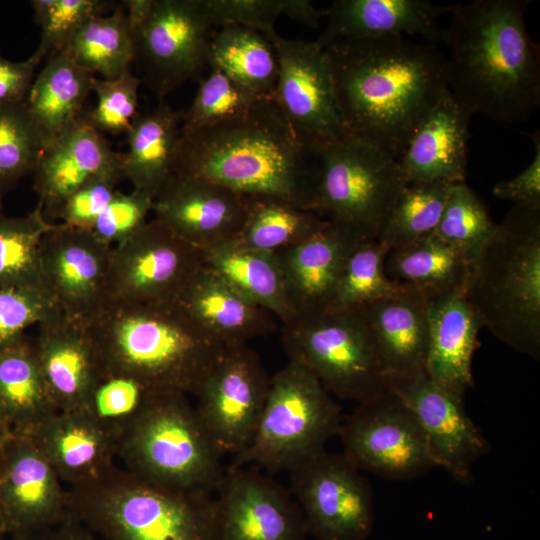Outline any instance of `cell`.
Here are the masks:
<instances>
[{
    "label": "cell",
    "instance_id": "1",
    "mask_svg": "<svg viewBox=\"0 0 540 540\" xmlns=\"http://www.w3.org/2000/svg\"><path fill=\"white\" fill-rule=\"evenodd\" d=\"M323 48L350 134L398 160L420 122L449 90L446 58L435 44L405 36Z\"/></svg>",
    "mask_w": 540,
    "mask_h": 540
},
{
    "label": "cell",
    "instance_id": "2",
    "mask_svg": "<svg viewBox=\"0 0 540 540\" xmlns=\"http://www.w3.org/2000/svg\"><path fill=\"white\" fill-rule=\"evenodd\" d=\"M530 0H477L451 8L443 43L448 89L472 115L514 124L540 103V47L526 29Z\"/></svg>",
    "mask_w": 540,
    "mask_h": 540
},
{
    "label": "cell",
    "instance_id": "3",
    "mask_svg": "<svg viewBox=\"0 0 540 540\" xmlns=\"http://www.w3.org/2000/svg\"><path fill=\"white\" fill-rule=\"evenodd\" d=\"M174 171L314 212L318 150L295 132L274 96L242 115L181 135Z\"/></svg>",
    "mask_w": 540,
    "mask_h": 540
},
{
    "label": "cell",
    "instance_id": "4",
    "mask_svg": "<svg viewBox=\"0 0 540 540\" xmlns=\"http://www.w3.org/2000/svg\"><path fill=\"white\" fill-rule=\"evenodd\" d=\"M87 326L101 367L160 392L195 396L225 349L176 302H107Z\"/></svg>",
    "mask_w": 540,
    "mask_h": 540
},
{
    "label": "cell",
    "instance_id": "5",
    "mask_svg": "<svg viewBox=\"0 0 540 540\" xmlns=\"http://www.w3.org/2000/svg\"><path fill=\"white\" fill-rule=\"evenodd\" d=\"M465 294L482 328L540 359V206L508 211L470 263Z\"/></svg>",
    "mask_w": 540,
    "mask_h": 540
},
{
    "label": "cell",
    "instance_id": "6",
    "mask_svg": "<svg viewBox=\"0 0 540 540\" xmlns=\"http://www.w3.org/2000/svg\"><path fill=\"white\" fill-rule=\"evenodd\" d=\"M72 518L101 540H215L211 494H190L148 483L114 465L68 487Z\"/></svg>",
    "mask_w": 540,
    "mask_h": 540
},
{
    "label": "cell",
    "instance_id": "7",
    "mask_svg": "<svg viewBox=\"0 0 540 540\" xmlns=\"http://www.w3.org/2000/svg\"><path fill=\"white\" fill-rule=\"evenodd\" d=\"M124 469L153 485L211 494L224 476L222 456L187 395L154 396L118 443Z\"/></svg>",
    "mask_w": 540,
    "mask_h": 540
},
{
    "label": "cell",
    "instance_id": "8",
    "mask_svg": "<svg viewBox=\"0 0 540 540\" xmlns=\"http://www.w3.org/2000/svg\"><path fill=\"white\" fill-rule=\"evenodd\" d=\"M342 421L339 405L320 381L303 365L288 360L271 377L254 436L230 467L290 472L324 451L339 434Z\"/></svg>",
    "mask_w": 540,
    "mask_h": 540
},
{
    "label": "cell",
    "instance_id": "9",
    "mask_svg": "<svg viewBox=\"0 0 540 540\" xmlns=\"http://www.w3.org/2000/svg\"><path fill=\"white\" fill-rule=\"evenodd\" d=\"M290 361L308 369L333 396L357 403L388 389V376L364 306L295 314L282 323Z\"/></svg>",
    "mask_w": 540,
    "mask_h": 540
},
{
    "label": "cell",
    "instance_id": "10",
    "mask_svg": "<svg viewBox=\"0 0 540 540\" xmlns=\"http://www.w3.org/2000/svg\"><path fill=\"white\" fill-rule=\"evenodd\" d=\"M314 213L364 237L377 238L408 185L398 160L353 135L318 149Z\"/></svg>",
    "mask_w": 540,
    "mask_h": 540
},
{
    "label": "cell",
    "instance_id": "11",
    "mask_svg": "<svg viewBox=\"0 0 540 540\" xmlns=\"http://www.w3.org/2000/svg\"><path fill=\"white\" fill-rule=\"evenodd\" d=\"M338 435L353 465L388 480H411L436 467L418 420L389 389L358 403Z\"/></svg>",
    "mask_w": 540,
    "mask_h": 540
},
{
    "label": "cell",
    "instance_id": "12",
    "mask_svg": "<svg viewBox=\"0 0 540 540\" xmlns=\"http://www.w3.org/2000/svg\"><path fill=\"white\" fill-rule=\"evenodd\" d=\"M200 250L153 218L112 247L107 302L171 303L203 266Z\"/></svg>",
    "mask_w": 540,
    "mask_h": 540
},
{
    "label": "cell",
    "instance_id": "13",
    "mask_svg": "<svg viewBox=\"0 0 540 540\" xmlns=\"http://www.w3.org/2000/svg\"><path fill=\"white\" fill-rule=\"evenodd\" d=\"M289 474L309 535L316 540H366L371 535L370 483L343 454L324 450Z\"/></svg>",
    "mask_w": 540,
    "mask_h": 540
},
{
    "label": "cell",
    "instance_id": "14",
    "mask_svg": "<svg viewBox=\"0 0 540 540\" xmlns=\"http://www.w3.org/2000/svg\"><path fill=\"white\" fill-rule=\"evenodd\" d=\"M270 379L256 351L240 345L225 348L203 380L195 409L222 457L236 456L251 442Z\"/></svg>",
    "mask_w": 540,
    "mask_h": 540
},
{
    "label": "cell",
    "instance_id": "15",
    "mask_svg": "<svg viewBox=\"0 0 540 540\" xmlns=\"http://www.w3.org/2000/svg\"><path fill=\"white\" fill-rule=\"evenodd\" d=\"M269 41L278 60L274 97L295 132L317 150L349 136L326 50L316 41L277 33Z\"/></svg>",
    "mask_w": 540,
    "mask_h": 540
},
{
    "label": "cell",
    "instance_id": "16",
    "mask_svg": "<svg viewBox=\"0 0 540 540\" xmlns=\"http://www.w3.org/2000/svg\"><path fill=\"white\" fill-rule=\"evenodd\" d=\"M217 28L205 0H154L135 40L134 61L157 96H166L208 66Z\"/></svg>",
    "mask_w": 540,
    "mask_h": 540
},
{
    "label": "cell",
    "instance_id": "17",
    "mask_svg": "<svg viewBox=\"0 0 540 540\" xmlns=\"http://www.w3.org/2000/svg\"><path fill=\"white\" fill-rule=\"evenodd\" d=\"M0 529L19 538L70 517L67 489L29 435L10 434L1 446Z\"/></svg>",
    "mask_w": 540,
    "mask_h": 540
},
{
    "label": "cell",
    "instance_id": "18",
    "mask_svg": "<svg viewBox=\"0 0 540 540\" xmlns=\"http://www.w3.org/2000/svg\"><path fill=\"white\" fill-rule=\"evenodd\" d=\"M215 493V540H306L309 535L297 501L267 475L229 466Z\"/></svg>",
    "mask_w": 540,
    "mask_h": 540
},
{
    "label": "cell",
    "instance_id": "19",
    "mask_svg": "<svg viewBox=\"0 0 540 540\" xmlns=\"http://www.w3.org/2000/svg\"><path fill=\"white\" fill-rule=\"evenodd\" d=\"M388 389L418 420L436 467L460 484L470 483L488 442L466 412L464 398L437 384L425 370L389 379Z\"/></svg>",
    "mask_w": 540,
    "mask_h": 540
},
{
    "label": "cell",
    "instance_id": "20",
    "mask_svg": "<svg viewBox=\"0 0 540 540\" xmlns=\"http://www.w3.org/2000/svg\"><path fill=\"white\" fill-rule=\"evenodd\" d=\"M111 249L89 229L62 223H54L43 236V284L68 317L88 324L106 305Z\"/></svg>",
    "mask_w": 540,
    "mask_h": 540
},
{
    "label": "cell",
    "instance_id": "21",
    "mask_svg": "<svg viewBox=\"0 0 540 540\" xmlns=\"http://www.w3.org/2000/svg\"><path fill=\"white\" fill-rule=\"evenodd\" d=\"M152 212L203 252L237 239L247 197L201 177L174 173L154 198Z\"/></svg>",
    "mask_w": 540,
    "mask_h": 540
},
{
    "label": "cell",
    "instance_id": "22",
    "mask_svg": "<svg viewBox=\"0 0 540 540\" xmlns=\"http://www.w3.org/2000/svg\"><path fill=\"white\" fill-rule=\"evenodd\" d=\"M122 161L123 153L113 151L83 114L47 143L33 172L45 216L92 178L115 174L124 179Z\"/></svg>",
    "mask_w": 540,
    "mask_h": 540
},
{
    "label": "cell",
    "instance_id": "23",
    "mask_svg": "<svg viewBox=\"0 0 540 540\" xmlns=\"http://www.w3.org/2000/svg\"><path fill=\"white\" fill-rule=\"evenodd\" d=\"M363 237L327 221L310 238L276 253L292 316L331 307L346 260Z\"/></svg>",
    "mask_w": 540,
    "mask_h": 540
},
{
    "label": "cell",
    "instance_id": "24",
    "mask_svg": "<svg viewBox=\"0 0 540 540\" xmlns=\"http://www.w3.org/2000/svg\"><path fill=\"white\" fill-rule=\"evenodd\" d=\"M182 311L224 348L247 345L276 330L275 316L203 264L178 296Z\"/></svg>",
    "mask_w": 540,
    "mask_h": 540
},
{
    "label": "cell",
    "instance_id": "25",
    "mask_svg": "<svg viewBox=\"0 0 540 540\" xmlns=\"http://www.w3.org/2000/svg\"><path fill=\"white\" fill-rule=\"evenodd\" d=\"M452 6L426 0H336L327 10V25L315 40L322 47L340 41L420 35L432 44L443 42L438 19Z\"/></svg>",
    "mask_w": 540,
    "mask_h": 540
},
{
    "label": "cell",
    "instance_id": "26",
    "mask_svg": "<svg viewBox=\"0 0 540 540\" xmlns=\"http://www.w3.org/2000/svg\"><path fill=\"white\" fill-rule=\"evenodd\" d=\"M472 116L449 90L438 100L398 159L407 184L465 182Z\"/></svg>",
    "mask_w": 540,
    "mask_h": 540
},
{
    "label": "cell",
    "instance_id": "27",
    "mask_svg": "<svg viewBox=\"0 0 540 540\" xmlns=\"http://www.w3.org/2000/svg\"><path fill=\"white\" fill-rule=\"evenodd\" d=\"M426 293L429 342L425 372L437 384L464 398L474 386L472 359L482 325L465 288Z\"/></svg>",
    "mask_w": 540,
    "mask_h": 540
},
{
    "label": "cell",
    "instance_id": "28",
    "mask_svg": "<svg viewBox=\"0 0 540 540\" xmlns=\"http://www.w3.org/2000/svg\"><path fill=\"white\" fill-rule=\"evenodd\" d=\"M38 328L32 342L51 399L58 411H78L99 370L88 326L61 312Z\"/></svg>",
    "mask_w": 540,
    "mask_h": 540
},
{
    "label": "cell",
    "instance_id": "29",
    "mask_svg": "<svg viewBox=\"0 0 540 540\" xmlns=\"http://www.w3.org/2000/svg\"><path fill=\"white\" fill-rule=\"evenodd\" d=\"M389 379L425 370L429 342L427 293L401 284L364 306Z\"/></svg>",
    "mask_w": 540,
    "mask_h": 540
},
{
    "label": "cell",
    "instance_id": "30",
    "mask_svg": "<svg viewBox=\"0 0 540 540\" xmlns=\"http://www.w3.org/2000/svg\"><path fill=\"white\" fill-rule=\"evenodd\" d=\"M29 436L69 487L93 480L115 465L117 442L81 411H57Z\"/></svg>",
    "mask_w": 540,
    "mask_h": 540
},
{
    "label": "cell",
    "instance_id": "31",
    "mask_svg": "<svg viewBox=\"0 0 540 540\" xmlns=\"http://www.w3.org/2000/svg\"><path fill=\"white\" fill-rule=\"evenodd\" d=\"M181 115L161 102L133 120L126 134L128 151L123 153L122 172L134 190L155 198L175 173Z\"/></svg>",
    "mask_w": 540,
    "mask_h": 540
},
{
    "label": "cell",
    "instance_id": "32",
    "mask_svg": "<svg viewBox=\"0 0 540 540\" xmlns=\"http://www.w3.org/2000/svg\"><path fill=\"white\" fill-rule=\"evenodd\" d=\"M58 410L27 336L0 349V419L12 434L32 435Z\"/></svg>",
    "mask_w": 540,
    "mask_h": 540
},
{
    "label": "cell",
    "instance_id": "33",
    "mask_svg": "<svg viewBox=\"0 0 540 540\" xmlns=\"http://www.w3.org/2000/svg\"><path fill=\"white\" fill-rule=\"evenodd\" d=\"M95 77L65 52L48 58L25 99L26 107L47 143L84 114Z\"/></svg>",
    "mask_w": 540,
    "mask_h": 540
},
{
    "label": "cell",
    "instance_id": "34",
    "mask_svg": "<svg viewBox=\"0 0 540 540\" xmlns=\"http://www.w3.org/2000/svg\"><path fill=\"white\" fill-rule=\"evenodd\" d=\"M203 262L281 323L292 316L276 253L227 243L201 252Z\"/></svg>",
    "mask_w": 540,
    "mask_h": 540
},
{
    "label": "cell",
    "instance_id": "35",
    "mask_svg": "<svg viewBox=\"0 0 540 540\" xmlns=\"http://www.w3.org/2000/svg\"><path fill=\"white\" fill-rule=\"evenodd\" d=\"M469 268L465 254L435 233L390 250L385 259L391 280L429 293L465 288Z\"/></svg>",
    "mask_w": 540,
    "mask_h": 540
},
{
    "label": "cell",
    "instance_id": "36",
    "mask_svg": "<svg viewBox=\"0 0 540 540\" xmlns=\"http://www.w3.org/2000/svg\"><path fill=\"white\" fill-rule=\"evenodd\" d=\"M208 66L262 96H274L278 78L275 49L263 34L236 24L218 27L208 52Z\"/></svg>",
    "mask_w": 540,
    "mask_h": 540
},
{
    "label": "cell",
    "instance_id": "37",
    "mask_svg": "<svg viewBox=\"0 0 540 540\" xmlns=\"http://www.w3.org/2000/svg\"><path fill=\"white\" fill-rule=\"evenodd\" d=\"M247 212L237 239L238 246L277 253L310 238L327 220L283 199L246 196Z\"/></svg>",
    "mask_w": 540,
    "mask_h": 540
},
{
    "label": "cell",
    "instance_id": "38",
    "mask_svg": "<svg viewBox=\"0 0 540 540\" xmlns=\"http://www.w3.org/2000/svg\"><path fill=\"white\" fill-rule=\"evenodd\" d=\"M63 52L102 79H116L130 69L135 60V42L122 4L111 14L85 23Z\"/></svg>",
    "mask_w": 540,
    "mask_h": 540
},
{
    "label": "cell",
    "instance_id": "39",
    "mask_svg": "<svg viewBox=\"0 0 540 540\" xmlns=\"http://www.w3.org/2000/svg\"><path fill=\"white\" fill-rule=\"evenodd\" d=\"M156 391L127 373L99 365L97 375L80 410L117 444L141 415Z\"/></svg>",
    "mask_w": 540,
    "mask_h": 540
},
{
    "label": "cell",
    "instance_id": "40",
    "mask_svg": "<svg viewBox=\"0 0 540 540\" xmlns=\"http://www.w3.org/2000/svg\"><path fill=\"white\" fill-rule=\"evenodd\" d=\"M53 224L39 203L23 217L0 213V287L45 288L40 270V244Z\"/></svg>",
    "mask_w": 540,
    "mask_h": 540
},
{
    "label": "cell",
    "instance_id": "41",
    "mask_svg": "<svg viewBox=\"0 0 540 540\" xmlns=\"http://www.w3.org/2000/svg\"><path fill=\"white\" fill-rule=\"evenodd\" d=\"M450 183L408 184L388 213L377 236L389 251L435 232Z\"/></svg>",
    "mask_w": 540,
    "mask_h": 540
},
{
    "label": "cell",
    "instance_id": "42",
    "mask_svg": "<svg viewBox=\"0 0 540 540\" xmlns=\"http://www.w3.org/2000/svg\"><path fill=\"white\" fill-rule=\"evenodd\" d=\"M388 252L377 238L360 239L346 260L329 309L363 307L395 293L401 284L391 280L385 272Z\"/></svg>",
    "mask_w": 540,
    "mask_h": 540
},
{
    "label": "cell",
    "instance_id": "43",
    "mask_svg": "<svg viewBox=\"0 0 540 540\" xmlns=\"http://www.w3.org/2000/svg\"><path fill=\"white\" fill-rule=\"evenodd\" d=\"M47 140L25 101L0 105V196L33 174Z\"/></svg>",
    "mask_w": 540,
    "mask_h": 540
},
{
    "label": "cell",
    "instance_id": "44",
    "mask_svg": "<svg viewBox=\"0 0 540 540\" xmlns=\"http://www.w3.org/2000/svg\"><path fill=\"white\" fill-rule=\"evenodd\" d=\"M479 196L465 183L450 185L435 234L465 254L477 256L497 229Z\"/></svg>",
    "mask_w": 540,
    "mask_h": 540
},
{
    "label": "cell",
    "instance_id": "45",
    "mask_svg": "<svg viewBox=\"0 0 540 540\" xmlns=\"http://www.w3.org/2000/svg\"><path fill=\"white\" fill-rule=\"evenodd\" d=\"M242 86L218 69L211 68L200 82L190 107L181 115V135L242 115L267 98Z\"/></svg>",
    "mask_w": 540,
    "mask_h": 540
},
{
    "label": "cell",
    "instance_id": "46",
    "mask_svg": "<svg viewBox=\"0 0 540 540\" xmlns=\"http://www.w3.org/2000/svg\"><path fill=\"white\" fill-rule=\"evenodd\" d=\"M106 0H33L34 20L41 27L37 50L43 57L63 52L75 33L94 17L110 11Z\"/></svg>",
    "mask_w": 540,
    "mask_h": 540
},
{
    "label": "cell",
    "instance_id": "47",
    "mask_svg": "<svg viewBox=\"0 0 540 540\" xmlns=\"http://www.w3.org/2000/svg\"><path fill=\"white\" fill-rule=\"evenodd\" d=\"M141 79L131 68L113 80L92 81L96 105L84 113L86 120L100 133L127 134L138 115V89Z\"/></svg>",
    "mask_w": 540,
    "mask_h": 540
},
{
    "label": "cell",
    "instance_id": "48",
    "mask_svg": "<svg viewBox=\"0 0 540 540\" xmlns=\"http://www.w3.org/2000/svg\"><path fill=\"white\" fill-rule=\"evenodd\" d=\"M42 287H0V349L18 343L25 331L61 313Z\"/></svg>",
    "mask_w": 540,
    "mask_h": 540
},
{
    "label": "cell",
    "instance_id": "49",
    "mask_svg": "<svg viewBox=\"0 0 540 540\" xmlns=\"http://www.w3.org/2000/svg\"><path fill=\"white\" fill-rule=\"evenodd\" d=\"M154 198L139 190H117L90 231L101 242L114 247L141 230L153 209Z\"/></svg>",
    "mask_w": 540,
    "mask_h": 540
},
{
    "label": "cell",
    "instance_id": "50",
    "mask_svg": "<svg viewBox=\"0 0 540 540\" xmlns=\"http://www.w3.org/2000/svg\"><path fill=\"white\" fill-rule=\"evenodd\" d=\"M123 178L120 175H102L90 179L68 195L47 216L60 219L62 224L91 229L98 216L117 191Z\"/></svg>",
    "mask_w": 540,
    "mask_h": 540
},
{
    "label": "cell",
    "instance_id": "51",
    "mask_svg": "<svg viewBox=\"0 0 540 540\" xmlns=\"http://www.w3.org/2000/svg\"><path fill=\"white\" fill-rule=\"evenodd\" d=\"M217 27L236 24L255 30L268 39L276 32L277 19L282 15V0H205Z\"/></svg>",
    "mask_w": 540,
    "mask_h": 540
},
{
    "label": "cell",
    "instance_id": "52",
    "mask_svg": "<svg viewBox=\"0 0 540 540\" xmlns=\"http://www.w3.org/2000/svg\"><path fill=\"white\" fill-rule=\"evenodd\" d=\"M528 136L534 144L532 161L515 177L497 182L492 192L495 197L515 204L540 206V133L537 130Z\"/></svg>",
    "mask_w": 540,
    "mask_h": 540
},
{
    "label": "cell",
    "instance_id": "53",
    "mask_svg": "<svg viewBox=\"0 0 540 540\" xmlns=\"http://www.w3.org/2000/svg\"><path fill=\"white\" fill-rule=\"evenodd\" d=\"M43 58L36 49L28 59L13 62L4 58L0 51V105L25 101Z\"/></svg>",
    "mask_w": 540,
    "mask_h": 540
},
{
    "label": "cell",
    "instance_id": "54",
    "mask_svg": "<svg viewBox=\"0 0 540 540\" xmlns=\"http://www.w3.org/2000/svg\"><path fill=\"white\" fill-rule=\"evenodd\" d=\"M14 540H101L90 529L71 516L48 529Z\"/></svg>",
    "mask_w": 540,
    "mask_h": 540
},
{
    "label": "cell",
    "instance_id": "55",
    "mask_svg": "<svg viewBox=\"0 0 540 540\" xmlns=\"http://www.w3.org/2000/svg\"><path fill=\"white\" fill-rule=\"evenodd\" d=\"M282 15L300 24L316 28L326 9H317L309 0H282Z\"/></svg>",
    "mask_w": 540,
    "mask_h": 540
},
{
    "label": "cell",
    "instance_id": "56",
    "mask_svg": "<svg viewBox=\"0 0 540 540\" xmlns=\"http://www.w3.org/2000/svg\"><path fill=\"white\" fill-rule=\"evenodd\" d=\"M153 3L154 0H125L122 2L134 42L151 15Z\"/></svg>",
    "mask_w": 540,
    "mask_h": 540
},
{
    "label": "cell",
    "instance_id": "57",
    "mask_svg": "<svg viewBox=\"0 0 540 540\" xmlns=\"http://www.w3.org/2000/svg\"><path fill=\"white\" fill-rule=\"evenodd\" d=\"M10 434L11 432L9 428L2 421H0V445L6 441Z\"/></svg>",
    "mask_w": 540,
    "mask_h": 540
},
{
    "label": "cell",
    "instance_id": "58",
    "mask_svg": "<svg viewBox=\"0 0 540 540\" xmlns=\"http://www.w3.org/2000/svg\"><path fill=\"white\" fill-rule=\"evenodd\" d=\"M0 540H14L0 529Z\"/></svg>",
    "mask_w": 540,
    "mask_h": 540
},
{
    "label": "cell",
    "instance_id": "59",
    "mask_svg": "<svg viewBox=\"0 0 540 540\" xmlns=\"http://www.w3.org/2000/svg\"><path fill=\"white\" fill-rule=\"evenodd\" d=\"M1 446L0 445V473H1V468H2V453H1Z\"/></svg>",
    "mask_w": 540,
    "mask_h": 540
},
{
    "label": "cell",
    "instance_id": "60",
    "mask_svg": "<svg viewBox=\"0 0 540 540\" xmlns=\"http://www.w3.org/2000/svg\"><path fill=\"white\" fill-rule=\"evenodd\" d=\"M3 208V198L0 196V213H2Z\"/></svg>",
    "mask_w": 540,
    "mask_h": 540
},
{
    "label": "cell",
    "instance_id": "61",
    "mask_svg": "<svg viewBox=\"0 0 540 540\" xmlns=\"http://www.w3.org/2000/svg\"><path fill=\"white\" fill-rule=\"evenodd\" d=\"M0 421H2V420L0 419Z\"/></svg>",
    "mask_w": 540,
    "mask_h": 540
}]
</instances>
